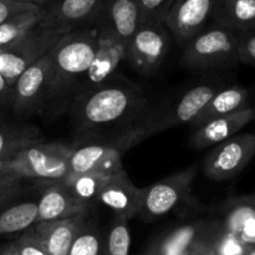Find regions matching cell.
Segmentation results:
<instances>
[{"instance_id": "1", "label": "cell", "mask_w": 255, "mask_h": 255, "mask_svg": "<svg viewBox=\"0 0 255 255\" xmlns=\"http://www.w3.org/2000/svg\"><path fill=\"white\" fill-rule=\"evenodd\" d=\"M70 107L77 129L86 133L126 125L132 128L148 116V99L124 77L80 92Z\"/></svg>"}, {"instance_id": "2", "label": "cell", "mask_w": 255, "mask_h": 255, "mask_svg": "<svg viewBox=\"0 0 255 255\" xmlns=\"http://www.w3.org/2000/svg\"><path fill=\"white\" fill-rule=\"evenodd\" d=\"M99 49L97 30L92 27L66 34L52 49V79L46 110H59L70 95L77 96Z\"/></svg>"}, {"instance_id": "3", "label": "cell", "mask_w": 255, "mask_h": 255, "mask_svg": "<svg viewBox=\"0 0 255 255\" xmlns=\"http://www.w3.org/2000/svg\"><path fill=\"white\" fill-rule=\"evenodd\" d=\"M239 34L217 24L207 26L183 47L182 64L188 69H213L237 64Z\"/></svg>"}, {"instance_id": "4", "label": "cell", "mask_w": 255, "mask_h": 255, "mask_svg": "<svg viewBox=\"0 0 255 255\" xmlns=\"http://www.w3.org/2000/svg\"><path fill=\"white\" fill-rule=\"evenodd\" d=\"M218 91L219 89L216 85L199 84L184 92L161 114L148 115L141 124L131 129L134 144L166 129L183 124H191Z\"/></svg>"}, {"instance_id": "5", "label": "cell", "mask_w": 255, "mask_h": 255, "mask_svg": "<svg viewBox=\"0 0 255 255\" xmlns=\"http://www.w3.org/2000/svg\"><path fill=\"white\" fill-rule=\"evenodd\" d=\"M72 147L62 143H37L22 149L11 159V171L22 178L61 182L71 174Z\"/></svg>"}, {"instance_id": "6", "label": "cell", "mask_w": 255, "mask_h": 255, "mask_svg": "<svg viewBox=\"0 0 255 255\" xmlns=\"http://www.w3.org/2000/svg\"><path fill=\"white\" fill-rule=\"evenodd\" d=\"M65 35V32L37 26L14 45L0 50V71L10 86L14 89L20 75L46 56Z\"/></svg>"}, {"instance_id": "7", "label": "cell", "mask_w": 255, "mask_h": 255, "mask_svg": "<svg viewBox=\"0 0 255 255\" xmlns=\"http://www.w3.org/2000/svg\"><path fill=\"white\" fill-rule=\"evenodd\" d=\"M254 157L255 134H236L206 154L203 173L211 181H228L243 171Z\"/></svg>"}, {"instance_id": "8", "label": "cell", "mask_w": 255, "mask_h": 255, "mask_svg": "<svg viewBox=\"0 0 255 255\" xmlns=\"http://www.w3.org/2000/svg\"><path fill=\"white\" fill-rule=\"evenodd\" d=\"M171 37L173 36L164 22H142L128 45L127 61L141 74H153L168 54Z\"/></svg>"}, {"instance_id": "9", "label": "cell", "mask_w": 255, "mask_h": 255, "mask_svg": "<svg viewBox=\"0 0 255 255\" xmlns=\"http://www.w3.org/2000/svg\"><path fill=\"white\" fill-rule=\"evenodd\" d=\"M196 176L197 167H191L142 188L139 214L146 221H154L168 214L188 196Z\"/></svg>"}, {"instance_id": "10", "label": "cell", "mask_w": 255, "mask_h": 255, "mask_svg": "<svg viewBox=\"0 0 255 255\" xmlns=\"http://www.w3.org/2000/svg\"><path fill=\"white\" fill-rule=\"evenodd\" d=\"M52 79V50L25 70L14 85L11 109L25 115L46 110Z\"/></svg>"}, {"instance_id": "11", "label": "cell", "mask_w": 255, "mask_h": 255, "mask_svg": "<svg viewBox=\"0 0 255 255\" xmlns=\"http://www.w3.org/2000/svg\"><path fill=\"white\" fill-rule=\"evenodd\" d=\"M105 0H51L41 7L39 26L70 34L92 27L99 19Z\"/></svg>"}, {"instance_id": "12", "label": "cell", "mask_w": 255, "mask_h": 255, "mask_svg": "<svg viewBox=\"0 0 255 255\" xmlns=\"http://www.w3.org/2000/svg\"><path fill=\"white\" fill-rule=\"evenodd\" d=\"M126 149L128 148L120 134L114 141L97 142L72 148L70 157L71 174L100 173L115 176L125 171L121 156Z\"/></svg>"}, {"instance_id": "13", "label": "cell", "mask_w": 255, "mask_h": 255, "mask_svg": "<svg viewBox=\"0 0 255 255\" xmlns=\"http://www.w3.org/2000/svg\"><path fill=\"white\" fill-rule=\"evenodd\" d=\"M213 5L214 0H174L164 24L182 47L208 26Z\"/></svg>"}, {"instance_id": "14", "label": "cell", "mask_w": 255, "mask_h": 255, "mask_svg": "<svg viewBox=\"0 0 255 255\" xmlns=\"http://www.w3.org/2000/svg\"><path fill=\"white\" fill-rule=\"evenodd\" d=\"M142 24V9L138 0H105L94 27L111 35L127 47Z\"/></svg>"}, {"instance_id": "15", "label": "cell", "mask_w": 255, "mask_h": 255, "mask_svg": "<svg viewBox=\"0 0 255 255\" xmlns=\"http://www.w3.org/2000/svg\"><path fill=\"white\" fill-rule=\"evenodd\" d=\"M99 202L111 209L116 217L128 221L141 212L142 188H137L126 172L122 171L110 178L100 194Z\"/></svg>"}, {"instance_id": "16", "label": "cell", "mask_w": 255, "mask_h": 255, "mask_svg": "<svg viewBox=\"0 0 255 255\" xmlns=\"http://www.w3.org/2000/svg\"><path fill=\"white\" fill-rule=\"evenodd\" d=\"M252 120H254V107L251 106L242 111L211 120L202 126L196 127L191 136V144L198 149L217 146L236 136Z\"/></svg>"}, {"instance_id": "17", "label": "cell", "mask_w": 255, "mask_h": 255, "mask_svg": "<svg viewBox=\"0 0 255 255\" xmlns=\"http://www.w3.org/2000/svg\"><path fill=\"white\" fill-rule=\"evenodd\" d=\"M97 35H99V49H97L96 57L82 81L80 92L101 85L102 82L111 79L120 62L122 60H127V47L125 45L105 32L97 31Z\"/></svg>"}, {"instance_id": "18", "label": "cell", "mask_w": 255, "mask_h": 255, "mask_svg": "<svg viewBox=\"0 0 255 255\" xmlns=\"http://www.w3.org/2000/svg\"><path fill=\"white\" fill-rule=\"evenodd\" d=\"M85 216L71 217L61 221L39 222L32 232L51 255H69L75 238L85 224Z\"/></svg>"}, {"instance_id": "19", "label": "cell", "mask_w": 255, "mask_h": 255, "mask_svg": "<svg viewBox=\"0 0 255 255\" xmlns=\"http://www.w3.org/2000/svg\"><path fill=\"white\" fill-rule=\"evenodd\" d=\"M37 204L39 222L61 221L87 213V209L82 208L74 201L69 189L62 182H54L50 184L42 192Z\"/></svg>"}, {"instance_id": "20", "label": "cell", "mask_w": 255, "mask_h": 255, "mask_svg": "<svg viewBox=\"0 0 255 255\" xmlns=\"http://www.w3.org/2000/svg\"><path fill=\"white\" fill-rule=\"evenodd\" d=\"M212 21L236 32L255 30V0H214Z\"/></svg>"}, {"instance_id": "21", "label": "cell", "mask_w": 255, "mask_h": 255, "mask_svg": "<svg viewBox=\"0 0 255 255\" xmlns=\"http://www.w3.org/2000/svg\"><path fill=\"white\" fill-rule=\"evenodd\" d=\"M248 102L249 92L244 87L229 86L222 89L212 97L211 101L203 107V110L191 122V125L194 127H199L211 120L248 109Z\"/></svg>"}, {"instance_id": "22", "label": "cell", "mask_w": 255, "mask_h": 255, "mask_svg": "<svg viewBox=\"0 0 255 255\" xmlns=\"http://www.w3.org/2000/svg\"><path fill=\"white\" fill-rule=\"evenodd\" d=\"M111 177L100 173L70 174L61 182L69 189L74 201L82 208L87 209L91 204L99 202L100 194Z\"/></svg>"}, {"instance_id": "23", "label": "cell", "mask_w": 255, "mask_h": 255, "mask_svg": "<svg viewBox=\"0 0 255 255\" xmlns=\"http://www.w3.org/2000/svg\"><path fill=\"white\" fill-rule=\"evenodd\" d=\"M39 222V204L24 201L0 211V236H10L31 229Z\"/></svg>"}, {"instance_id": "24", "label": "cell", "mask_w": 255, "mask_h": 255, "mask_svg": "<svg viewBox=\"0 0 255 255\" xmlns=\"http://www.w3.org/2000/svg\"><path fill=\"white\" fill-rule=\"evenodd\" d=\"M37 142H41V138L36 127L2 124L0 121V158L12 159L22 149Z\"/></svg>"}, {"instance_id": "25", "label": "cell", "mask_w": 255, "mask_h": 255, "mask_svg": "<svg viewBox=\"0 0 255 255\" xmlns=\"http://www.w3.org/2000/svg\"><path fill=\"white\" fill-rule=\"evenodd\" d=\"M219 212L224 233L237 236L244 224L255 219V193L224 202Z\"/></svg>"}, {"instance_id": "26", "label": "cell", "mask_w": 255, "mask_h": 255, "mask_svg": "<svg viewBox=\"0 0 255 255\" xmlns=\"http://www.w3.org/2000/svg\"><path fill=\"white\" fill-rule=\"evenodd\" d=\"M41 19V7L22 12L0 25V50L11 46L36 29Z\"/></svg>"}, {"instance_id": "27", "label": "cell", "mask_w": 255, "mask_h": 255, "mask_svg": "<svg viewBox=\"0 0 255 255\" xmlns=\"http://www.w3.org/2000/svg\"><path fill=\"white\" fill-rule=\"evenodd\" d=\"M69 255H107L106 239L96 227L85 222L72 243Z\"/></svg>"}, {"instance_id": "28", "label": "cell", "mask_w": 255, "mask_h": 255, "mask_svg": "<svg viewBox=\"0 0 255 255\" xmlns=\"http://www.w3.org/2000/svg\"><path fill=\"white\" fill-rule=\"evenodd\" d=\"M107 255H129L131 233L127 219L116 217L106 237Z\"/></svg>"}, {"instance_id": "29", "label": "cell", "mask_w": 255, "mask_h": 255, "mask_svg": "<svg viewBox=\"0 0 255 255\" xmlns=\"http://www.w3.org/2000/svg\"><path fill=\"white\" fill-rule=\"evenodd\" d=\"M142 9V22H164L174 0H138Z\"/></svg>"}, {"instance_id": "30", "label": "cell", "mask_w": 255, "mask_h": 255, "mask_svg": "<svg viewBox=\"0 0 255 255\" xmlns=\"http://www.w3.org/2000/svg\"><path fill=\"white\" fill-rule=\"evenodd\" d=\"M15 244L17 255H51L40 243L32 229H29Z\"/></svg>"}, {"instance_id": "31", "label": "cell", "mask_w": 255, "mask_h": 255, "mask_svg": "<svg viewBox=\"0 0 255 255\" xmlns=\"http://www.w3.org/2000/svg\"><path fill=\"white\" fill-rule=\"evenodd\" d=\"M239 62L255 66V30L239 34Z\"/></svg>"}, {"instance_id": "32", "label": "cell", "mask_w": 255, "mask_h": 255, "mask_svg": "<svg viewBox=\"0 0 255 255\" xmlns=\"http://www.w3.org/2000/svg\"><path fill=\"white\" fill-rule=\"evenodd\" d=\"M40 9V6L25 2L12 1V0H0V25L22 12Z\"/></svg>"}, {"instance_id": "33", "label": "cell", "mask_w": 255, "mask_h": 255, "mask_svg": "<svg viewBox=\"0 0 255 255\" xmlns=\"http://www.w3.org/2000/svg\"><path fill=\"white\" fill-rule=\"evenodd\" d=\"M22 178L15 172H1L0 173V199L4 198L9 193H11Z\"/></svg>"}, {"instance_id": "34", "label": "cell", "mask_w": 255, "mask_h": 255, "mask_svg": "<svg viewBox=\"0 0 255 255\" xmlns=\"http://www.w3.org/2000/svg\"><path fill=\"white\" fill-rule=\"evenodd\" d=\"M236 237L244 246L251 247V248L255 247V219L244 224Z\"/></svg>"}, {"instance_id": "35", "label": "cell", "mask_w": 255, "mask_h": 255, "mask_svg": "<svg viewBox=\"0 0 255 255\" xmlns=\"http://www.w3.org/2000/svg\"><path fill=\"white\" fill-rule=\"evenodd\" d=\"M12 94H14V89L10 86L9 82L0 71V109L5 106H11Z\"/></svg>"}, {"instance_id": "36", "label": "cell", "mask_w": 255, "mask_h": 255, "mask_svg": "<svg viewBox=\"0 0 255 255\" xmlns=\"http://www.w3.org/2000/svg\"><path fill=\"white\" fill-rule=\"evenodd\" d=\"M12 1H17V2H25V4H32L36 5V6H45L46 4H49L51 0H12Z\"/></svg>"}, {"instance_id": "37", "label": "cell", "mask_w": 255, "mask_h": 255, "mask_svg": "<svg viewBox=\"0 0 255 255\" xmlns=\"http://www.w3.org/2000/svg\"><path fill=\"white\" fill-rule=\"evenodd\" d=\"M1 172H12L11 171V159L0 158V173Z\"/></svg>"}, {"instance_id": "38", "label": "cell", "mask_w": 255, "mask_h": 255, "mask_svg": "<svg viewBox=\"0 0 255 255\" xmlns=\"http://www.w3.org/2000/svg\"><path fill=\"white\" fill-rule=\"evenodd\" d=\"M10 255H17L16 248H15V244H11V246H10Z\"/></svg>"}, {"instance_id": "39", "label": "cell", "mask_w": 255, "mask_h": 255, "mask_svg": "<svg viewBox=\"0 0 255 255\" xmlns=\"http://www.w3.org/2000/svg\"><path fill=\"white\" fill-rule=\"evenodd\" d=\"M10 254V246L7 248H5L4 251L0 252V255H9Z\"/></svg>"}, {"instance_id": "40", "label": "cell", "mask_w": 255, "mask_h": 255, "mask_svg": "<svg viewBox=\"0 0 255 255\" xmlns=\"http://www.w3.org/2000/svg\"><path fill=\"white\" fill-rule=\"evenodd\" d=\"M249 255H255V251H253V252H251V253H249Z\"/></svg>"}, {"instance_id": "41", "label": "cell", "mask_w": 255, "mask_h": 255, "mask_svg": "<svg viewBox=\"0 0 255 255\" xmlns=\"http://www.w3.org/2000/svg\"><path fill=\"white\" fill-rule=\"evenodd\" d=\"M254 120H255V107H254Z\"/></svg>"}, {"instance_id": "42", "label": "cell", "mask_w": 255, "mask_h": 255, "mask_svg": "<svg viewBox=\"0 0 255 255\" xmlns=\"http://www.w3.org/2000/svg\"><path fill=\"white\" fill-rule=\"evenodd\" d=\"M0 121H1V116H0Z\"/></svg>"}, {"instance_id": "43", "label": "cell", "mask_w": 255, "mask_h": 255, "mask_svg": "<svg viewBox=\"0 0 255 255\" xmlns=\"http://www.w3.org/2000/svg\"><path fill=\"white\" fill-rule=\"evenodd\" d=\"M9 255H10V254H9Z\"/></svg>"}]
</instances>
